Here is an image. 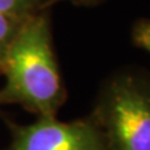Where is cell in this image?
Listing matches in <instances>:
<instances>
[{"label": "cell", "mask_w": 150, "mask_h": 150, "mask_svg": "<svg viewBox=\"0 0 150 150\" xmlns=\"http://www.w3.org/2000/svg\"><path fill=\"white\" fill-rule=\"evenodd\" d=\"M29 16L0 14V74H1L3 62H4V58H5L9 45H10L11 40L14 39L18 30L23 25V23Z\"/></svg>", "instance_id": "4"}, {"label": "cell", "mask_w": 150, "mask_h": 150, "mask_svg": "<svg viewBox=\"0 0 150 150\" xmlns=\"http://www.w3.org/2000/svg\"><path fill=\"white\" fill-rule=\"evenodd\" d=\"M9 126L11 142L5 150H108L104 135L90 115L71 121L38 116L31 124Z\"/></svg>", "instance_id": "3"}, {"label": "cell", "mask_w": 150, "mask_h": 150, "mask_svg": "<svg viewBox=\"0 0 150 150\" xmlns=\"http://www.w3.org/2000/svg\"><path fill=\"white\" fill-rule=\"evenodd\" d=\"M133 39L139 48L150 53V21H142L135 25Z\"/></svg>", "instance_id": "6"}, {"label": "cell", "mask_w": 150, "mask_h": 150, "mask_svg": "<svg viewBox=\"0 0 150 150\" xmlns=\"http://www.w3.org/2000/svg\"><path fill=\"white\" fill-rule=\"evenodd\" d=\"M75 1H79V3H91V1H95V0H75Z\"/></svg>", "instance_id": "7"}, {"label": "cell", "mask_w": 150, "mask_h": 150, "mask_svg": "<svg viewBox=\"0 0 150 150\" xmlns=\"http://www.w3.org/2000/svg\"><path fill=\"white\" fill-rule=\"evenodd\" d=\"M44 0H0V14L29 16L35 14Z\"/></svg>", "instance_id": "5"}, {"label": "cell", "mask_w": 150, "mask_h": 150, "mask_svg": "<svg viewBox=\"0 0 150 150\" xmlns=\"http://www.w3.org/2000/svg\"><path fill=\"white\" fill-rule=\"evenodd\" d=\"M89 115L108 150H150V73L126 68L108 76Z\"/></svg>", "instance_id": "2"}, {"label": "cell", "mask_w": 150, "mask_h": 150, "mask_svg": "<svg viewBox=\"0 0 150 150\" xmlns=\"http://www.w3.org/2000/svg\"><path fill=\"white\" fill-rule=\"evenodd\" d=\"M1 74L0 105L18 104L38 116H56L67 91L45 14L35 13L23 23L6 50Z\"/></svg>", "instance_id": "1"}]
</instances>
